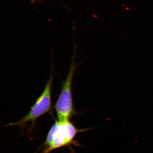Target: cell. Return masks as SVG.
<instances>
[{
	"label": "cell",
	"mask_w": 153,
	"mask_h": 153,
	"mask_svg": "<svg viewBox=\"0 0 153 153\" xmlns=\"http://www.w3.org/2000/svg\"><path fill=\"white\" fill-rule=\"evenodd\" d=\"M53 81L52 72L42 94L36 100L34 105L28 113L19 121L10 123L9 126H18L23 128L28 122H35L38 118L47 113L50 110L51 106V88Z\"/></svg>",
	"instance_id": "3957f363"
},
{
	"label": "cell",
	"mask_w": 153,
	"mask_h": 153,
	"mask_svg": "<svg viewBox=\"0 0 153 153\" xmlns=\"http://www.w3.org/2000/svg\"><path fill=\"white\" fill-rule=\"evenodd\" d=\"M75 49L73 54L71 64L65 80L62 82V89L55 106L58 121L70 120L74 114L72 86L73 79L78 65L75 62Z\"/></svg>",
	"instance_id": "7a4b0ae2"
},
{
	"label": "cell",
	"mask_w": 153,
	"mask_h": 153,
	"mask_svg": "<svg viewBox=\"0 0 153 153\" xmlns=\"http://www.w3.org/2000/svg\"><path fill=\"white\" fill-rule=\"evenodd\" d=\"M37 1H38V0H32V1H31V2L32 3H35Z\"/></svg>",
	"instance_id": "277c9868"
},
{
	"label": "cell",
	"mask_w": 153,
	"mask_h": 153,
	"mask_svg": "<svg viewBox=\"0 0 153 153\" xmlns=\"http://www.w3.org/2000/svg\"><path fill=\"white\" fill-rule=\"evenodd\" d=\"M88 130L78 129L70 120L55 122L48 134L43 145L45 149L42 153H49L55 149L71 144L78 133Z\"/></svg>",
	"instance_id": "6da1fadb"
}]
</instances>
